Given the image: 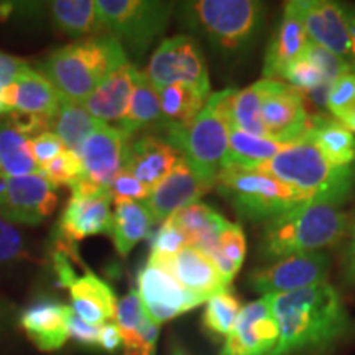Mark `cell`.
Listing matches in <instances>:
<instances>
[{
	"instance_id": "cell-1",
	"label": "cell",
	"mask_w": 355,
	"mask_h": 355,
	"mask_svg": "<svg viewBox=\"0 0 355 355\" xmlns=\"http://www.w3.org/2000/svg\"><path fill=\"white\" fill-rule=\"evenodd\" d=\"M278 324V344L270 355L314 352L349 334L352 321L343 296L329 283L270 296Z\"/></svg>"
},
{
	"instance_id": "cell-2",
	"label": "cell",
	"mask_w": 355,
	"mask_h": 355,
	"mask_svg": "<svg viewBox=\"0 0 355 355\" xmlns=\"http://www.w3.org/2000/svg\"><path fill=\"white\" fill-rule=\"evenodd\" d=\"M343 199L311 198L265 224L261 252L265 259L282 260L336 245L349 234Z\"/></svg>"
},
{
	"instance_id": "cell-3",
	"label": "cell",
	"mask_w": 355,
	"mask_h": 355,
	"mask_svg": "<svg viewBox=\"0 0 355 355\" xmlns=\"http://www.w3.org/2000/svg\"><path fill=\"white\" fill-rule=\"evenodd\" d=\"M127 63L122 44L107 33H99L58 48L40 64L38 71L66 99L83 104L105 79Z\"/></svg>"
},
{
	"instance_id": "cell-4",
	"label": "cell",
	"mask_w": 355,
	"mask_h": 355,
	"mask_svg": "<svg viewBox=\"0 0 355 355\" xmlns=\"http://www.w3.org/2000/svg\"><path fill=\"white\" fill-rule=\"evenodd\" d=\"M235 89H224L209 96L204 109L184 128H170L166 139L178 148L191 170L214 184L225 165L229 152L230 102Z\"/></svg>"
},
{
	"instance_id": "cell-5",
	"label": "cell",
	"mask_w": 355,
	"mask_h": 355,
	"mask_svg": "<svg viewBox=\"0 0 355 355\" xmlns=\"http://www.w3.org/2000/svg\"><path fill=\"white\" fill-rule=\"evenodd\" d=\"M255 170L275 176L308 198H337L343 201L349 198L355 176L350 166H332L309 140L286 146Z\"/></svg>"
},
{
	"instance_id": "cell-6",
	"label": "cell",
	"mask_w": 355,
	"mask_h": 355,
	"mask_svg": "<svg viewBox=\"0 0 355 355\" xmlns=\"http://www.w3.org/2000/svg\"><path fill=\"white\" fill-rule=\"evenodd\" d=\"M214 188L242 219L254 222H270L311 199L272 175L235 166L222 168Z\"/></svg>"
},
{
	"instance_id": "cell-7",
	"label": "cell",
	"mask_w": 355,
	"mask_h": 355,
	"mask_svg": "<svg viewBox=\"0 0 355 355\" xmlns=\"http://www.w3.org/2000/svg\"><path fill=\"white\" fill-rule=\"evenodd\" d=\"M184 19L217 50L237 53L255 38L263 6L255 0H198L181 7Z\"/></svg>"
},
{
	"instance_id": "cell-8",
	"label": "cell",
	"mask_w": 355,
	"mask_h": 355,
	"mask_svg": "<svg viewBox=\"0 0 355 355\" xmlns=\"http://www.w3.org/2000/svg\"><path fill=\"white\" fill-rule=\"evenodd\" d=\"M102 33H107L135 55L152 46L165 32L173 3L155 0H97Z\"/></svg>"
},
{
	"instance_id": "cell-9",
	"label": "cell",
	"mask_w": 355,
	"mask_h": 355,
	"mask_svg": "<svg viewBox=\"0 0 355 355\" xmlns=\"http://www.w3.org/2000/svg\"><path fill=\"white\" fill-rule=\"evenodd\" d=\"M141 73L157 89L171 84H188L211 96V81L204 55L194 38L188 35H178L159 43Z\"/></svg>"
},
{
	"instance_id": "cell-10",
	"label": "cell",
	"mask_w": 355,
	"mask_h": 355,
	"mask_svg": "<svg viewBox=\"0 0 355 355\" xmlns=\"http://www.w3.org/2000/svg\"><path fill=\"white\" fill-rule=\"evenodd\" d=\"M329 266V257L321 250L291 255L270 266L255 268L248 275V286L261 296L304 290L327 283Z\"/></svg>"
},
{
	"instance_id": "cell-11",
	"label": "cell",
	"mask_w": 355,
	"mask_h": 355,
	"mask_svg": "<svg viewBox=\"0 0 355 355\" xmlns=\"http://www.w3.org/2000/svg\"><path fill=\"white\" fill-rule=\"evenodd\" d=\"M137 293L145 316L157 326L198 308L202 301L189 293L165 266L146 261L137 278Z\"/></svg>"
},
{
	"instance_id": "cell-12",
	"label": "cell",
	"mask_w": 355,
	"mask_h": 355,
	"mask_svg": "<svg viewBox=\"0 0 355 355\" xmlns=\"http://www.w3.org/2000/svg\"><path fill=\"white\" fill-rule=\"evenodd\" d=\"M261 122L266 137L285 145L306 140L311 114L304 107L301 92L286 83L268 79V87L261 101Z\"/></svg>"
},
{
	"instance_id": "cell-13",
	"label": "cell",
	"mask_w": 355,
	"mask_h": 355,
	"mask_svg": "<svg viewBox=\"0 0 355 355\" xmlns=\"http://www.w3.org/2000/svg\"><path fill=\"white\" fill-rule=\"evenodd\" d=\"M58 202V188L42 173L8 178L0 216L12 224L38 225L55 212Z\"/></svg>"
},
{
	"instance_id": "cell-14",
	"label": "cell",
	"mask_w": 355,
	"mask_h": 355,
	"mask_svg": "<svg viewBox=\"0 0 355 355\" xmlns=\"http://www.w3.org/2000/svg\"><path fill=\"white\" fill-rule=\"evenodd\" d=\"M278 324L270 296L243 306L220 355H270L278 344Z\"/></svg>"
},
{
	"instance_id": "cell-15",
	"label": "cell",
	"mask_w": 355,
	"mask_h": 355,
	"mask_svg": "<svg viewBox=\"0 0 355 355\" xmlns=\"http://www.w3.org/2000/svg\"><path fill=\"white\" fill-rule=\"evenodd\" d=\"M309 42L352 63L347 8L329 0H298Z\"/></svg>"
},
{
	"instance_id": "cell-16",
	"label": "cell",
	"mask_w": 355,
	"mask_h": 355,
	"mask_svg": "<svg viewBox=\"0 0 355 355\" xmlns=\"http://www.w3.org/2000/svg\"><path fill=\"white\" fill-rule=\"evenodd\" d=\"M130 137L119 127L102 122L96 132L84 141L81 157L86 178L109 191V184L125 165L127 145Z\"/></svg>"
},
{
	"instance_id": "cell-17",
	"label": "cell",
	"mask_w": 355,
	"mask_h": 355,
	"mask_svg": "<svg viewBox=\"0 0 355 355\" xmlns=\"http://www.w3.org/2000/svg\"><path fill=\"white\" fill-rule=\"evenodd\" d=\"M214 184L207 183L191 170L184 158L178 162L173 171L145 199V206L152 212L155 222H165L178 211L198 202Z\"/></svg>"
},
{
	"instance_id": "cell-18",
	"label": "cell",
	"mask_w": 355,
	"mask_h": 355,
	"mask_svg": "<svg viewBox=\"0 0 355 355\" xmlns=\"http://www.w3.org/2000/svg\"><path fill=\"white\" fill-rule=\"evenodd\" d=\"M183 155L170 141L155 135L130 137L125 153V168L150 193L173 171Z\"/></svg>"
},
{
	"instance_id": "cell-19",
	"label": "cell",
	"mask_w": 355,
	"mask_h": 355,
	"mask_svg": "<svg viewBox=\"0 0 355 355\" xmlns=\"http://www.w3.org/2000/svg\"><path fill=\"white\" fill-rule=\"evenodd\" d=\"M308 43L309 38L306 33L303 19H301L300 2L298 0L286 2L278 30L270 40L265 53V79L282 81L286 69L303 58Z\"/></svg>"
},
{
	"instance_id": "cell-20",
	"label": "cell",
	"mask_w": 355,
	"mask_h": 355,
	"mask_svg": "<svg viewBox=\"0 0 355 355\" xmlns=\"http://www.w3.org/2000/svg\"><path fill=\"white\" fill-rule=\"evenodd\" d=\"M110 204L109 194L97 198L71 196L58 220L55 237L76 243L92 235L110 234L114 216Z\"/></svg>"
},
{
	"instance_id": "cell-21",
	"label": "cell",
	"mask_w": 355,
	"mask_h": 355,
	"mask_svg": "<svg viewBox=\"0 0 355 355\" xmlns=\"http://www.w3.org/2000/svg\"><path fill=\"white\" fill-rule=\"evenodd\" d=\"M66 97L40 71L28 66L15 83L0 92V101L10 112L53 119Z\"/></svg>"
},
{
	"instance_id": "cell-22",
	"label": "cell",
	"mask_w": 355,
	"mask_h": 355,
	"mask_svg": "<svg viewBox=\"0 0 355 355\" xmlns=\"http://www.w3.org/2000/svg\"><path fill=\"white\" fill-rule=\"evenodd\" d=\"M69 306L51 298H40L21 311L20 327L43 352H55L66 344Z\"/></svg>"
},
{
	"instance_id": "cell-23",
	"label": "cell",
	"mask_w": 355,
	"mask_h": 355,
	"mask_svg": "<svg viewBox=\"0 0 355 355\" xmlns=\"http://www.w3.org/2000/svg\"><path fill=\"white\" fill-rule=\"evenodd\" d=\"M139 73L137 66L128 61L83 102L84 107L101 122H121L130 104Z\"/></svg>"
},
{
	"instance_id": "cell-24",
	"label": "cell",
	"mask_w": 355,
	"mask_h": 355,
	"mask_svg": "<svg viewBox=\"0 0 355 355\" xmlns=\"http://www.w3.org/2000/svg\"><path fill=\"white\" fill-rule=\"evenodd\" d=\"M168 270L186 290L193 293L202 303H206L217 293L229 290L209 257L196 247H186L184 250H181L170 261Z\"/></svg>"
},
{
	"instance_id": "cell-25",
	"label": "cell",
	"mask_w": 355,
	"mask_h": 355,
	"mask_svg": "<svg viewBox=\"0 0 355 355\" xmlns=\"http://www.w3.org/2000/svg\"><path fill=\"white\" fill-rule=\"evenodd\" d=\"M306 140H309L332 166H350L355 159V137L337 119L311 115Z\"/></svg>"
},
{
	"instance_id": "cell-26",
	"label": "cell",
	"mask_w": 355,
	"mask_h": 355,
	"mask_svg": "<svg viewBox=\"0 0 355 355\" xmlns=\"http://www.w3.org/2000/svg\"><path fill=\"white\" fill-rule=\"evenodd\" d=\"M155 219L144 201L115 204L110 235L115 250L121 257H127L132 248L148 235Z\"/></svg>"
},
{
	"instance_id": "cell-27",
	"label": "cell",
	"mask_w": 355,
	"mask_h": 355,
	"mask_svg": "<svg viewBox=\"0 0 355 355\" xmlns=\"http://www.w3.org/2000/svg\"><path fill=\"white\" fill-rule=\"evenodd\" d=\"M171 217L186 234L189 247H196L204 254L216 245L220 232L229 224V220L224 219L214 207L201 201L178 211Z\"/></svg>"
},
{
	"instance_id": "cell-28",
	"label": "cell",
	"mask_w": 355,
	"mask_h": 355,
	"mask_svg": "<svg viewBox=\"0 0 355 355\" xmlns=\"http://www.w3.org/2000/svg\"><path fill=\"white\" fill-rule=\"evenodd\" d=\"M157 127H163L159 92L140 71L135 83V89H133L130 104H128V109L122 117V121L119 122V128L125 135L135 137L141 130Z\"/></svg>"
},
{
	"instance_id": "cell-29",
	"label": "cell",
	"mask_w": 355,
	"mask_h": 355,
	"mask_svg": "<svg viewBox=\"0 0 355 355\" xmlns=\"http://www.w3.org/2000/svg\"><path fill=\"white\" fill-rule=\"evenodd\" d=\"M163 130L188 127L204 109L209 96L188 84H171L158 89Z\"/></svg>"
},
{
	"instance_id": "cell-30",
	"label": "cell",
	"mask_w": 355,
	"mask_h": 355,
	"mask_svg": "<svg viewBox=\"0 0 355 355\" xmlns=\"http://www.w3.org/2000/svg\"><path fill=\"white\" fill-rule=\"evenodd\" d=\"M286 146L290 145L279 144L266 137L252 135L232 125L229 132V152L224 168L235 166L242 170H255L268 159L277 157Z\"/></svg>"
},
{
	"instance_id": "cell-31",
	"label": "cell",
	"mask_w": 355,
	"mask_h": 355,
	"mask_svg": "<svg viewBox=\"0 0 355 355\" xmlns=\"http://www.w3.org/2000/svg\"><path fill=\"white\" fill-rule=\"evenodd\" d=\"M101 123V121L87 112L81 102L64 99L58 112L53 115L50 130L63 141L66 150L79 155L84 141L96 132Z\"/></svg>"
},
{
	"instance_id": "cell-32",
	"label": "cell",
	"mask_w": 355,
	"mask_h": 355,
	"mask_svg": "<svg viewBox=\"0 0 355 355\" xmlns=\"http://www.w3.org/2000/svg\"><path fill=\"white\" fill-rule=\"evenodd\" d=\"M0 168L8 178L40 173L30 148V139L13 125L7 115L0 119Z\"/></svg>"
},
{
	"instance_id": "cell-33",
	"label": "cell",
	"mask_w": 355,
	"mask_h": 355,
	"mask_svg": "<svg viewBox=\"0 0 355 355\" xmlns=\"http://www.w3.org/2000/svg\"><path fill=\"white\" fill-rule=\"evenodd\" d=\"M50 13L53 24L69 37L102 33L94 0H56L50 3Z\"/></svg>"
},
{
	"instance_id": "cell-34",
	"label": "cell",
	"mask_w": 355,
	"mask_h": 355,
	"mask_svg": "<svg viewBox=\"0 0 355 355\" xmlns=\"http://www.w3.org/2000/svg\"><path fill=\"white\" fill-rule=\"evenodd\" d=\"M268 87V79H261L252 86L237 91L235 89L230 102V121L235 128L252 133V135L266 137L263 122H261V101ZM268 139V137H266Z\"/></svg>"
},
{
	"instance_id": "cell-35",
	"label": "cell",
	"mask_w": 355,
	"mask_h": 355,
	"mask_svg": "<svg viewBox=\"0 0 355 355\" xmlns=\"http://www.w3.org/2000/svg\"><path fill=\"white\" fill-rule=\"evenodd\" d=\"M245 248L247 243L242 227L239 224L229 222L220 232L216 245L206 254L216 265L217 272L227 286L241 270L243 259H245Z\"/></svg>"
},
{
	"instance_id": "cell-36",
	"label": "cell",
	"mask_w": 355,
	"mask_h": 355,
	"mask_svg": "<svg viewBox=\"0 0 355 355\" xmlns=\"http://www.w3.org/2000/svg\"><path fill=\"white\" fill-rule=\"evenodd\" d=\"M243 306L229 290L217 293L206 301L202 313V326L212 336L227 337L241 316Z\"/></svg>"
},
{
	"instance_id": "cell-37",
	"label": "cell",
	"mask_w": 355,
	"mask_h": 355,
	"mask_svg": "<svg viewBox=\"0 0 355 355\" xmlns=\"http://www.w3.org/2000/svg\"><path fill=\"white\" fill-rule=\"evenodd\" d=\"M71 300H86L91 301L107 313L110 319H115V309H117V296L104 279L97 275L87 272L83 277H78L73 286L69 288Z\"/></svg>"
},
{
	"instance_id": "cell-38",
	"label": "cell",
	"mask_w": 355,
	"mask_h": 355,
	"mask_svg": "<svg viewBox=\"0 0 355 355\" xmlns=\"http://www.w3.org/2000/svg\"><path fill=\"white\" fill-rule=\"evenodd\" d=\"M186 247H189L188 237H186V234L181 230L180 225L176 224V220L170 217V219L163 222L162 227L158 229L157 235H155L152 243V254H150L148 261H153V263H158L168 268L170 261L181 250H184Z\"/></svg>"
},
{
	"instance_id": "cell-39",
	"label": "cell",
	"mask_w": 355,
	"mask_h": 355,
	"mask_svg": "<svg viewBox=\"0 0 355 355\" xmlns=\"http://www.w3.org/2000/svg\"><path fill=\"white\" fill-rule=\"evenodd\" d=\"M40 173L46 176L56 188H60V186H69L71 188L86 176L81 157L78 153L69 152V150H64L60 157H56L46 166H43Z\"/></svg>"
},
{
	"instance_id": "cell-40",
	"label": "cell",
	"mask_w": 355,
	"mask_h": 355,
	"mask_svg": "<svg viewBox=\"0 0 355 355\" xmlns=\"http://www.w3.org/2000/svg\"><path fill=\"white\" fill-rule=\"evenodd\" d=\"M303 56L321 71L324 79H326L327 84H331V86L343 76V74L350 73V66H352L349 64L347 61L340 60V58L334 56L332 53L324 50V48L314 44L313 42L308 43V48H306Z\"/></svg>"
},
{
	"instance_id": "cell-41",
	"label": "cell",
	"mask_w": 355,
	"mask_h": 355,
	"mask_svg": "<svg viewBox=\"0 0 355 355\" xmlns=\"http://www.w3.org/2000/svg\"><path fill=\"white\" fill-rule=\"evenodd\" d=\"M150 194L152 193L130 171H127L125 168L119 171L112 180V183L109 184V196L114 204L145 201Z\"/></svg>"
},
{
	"instance_id": "cell-42",
	"label": "cell",
	"mask_w": 355,
	"mask_h": 355,
	"mask_svg": "<svg viewBox=\"0 0 355 355\" xmlns=\"http://www.w3.org/2000/svg\"><path fill=\"white\" fill-rule=\"evenodd\" d=\"M355 105V73H345L332 84L329 97H327V110L340 119Z\"/></svg>"
},
{
	"instance_id": "cell-43",
	"label": "cell",
	"mask_w": 355,
	"mask_h": 355,
	"mask_svg": "<svg viewBox=\"0 0 355 355\" xmlns=\"http://www.w3.org/2000/svg\"><path fill=\"white\" fill-rule=\"evenodd\" d=\"M25 255L24 235L10 220L0 216V265L12 263V261L24 259Z\"/></svg>"
},
{
	"instance_id": "cell-44",
	"label": "cell",
	"mask_w": 355,
	"mask_h": 355,
	"mask_svg": "<svg viewBox=\"0 0 355 355\" xmlns=\"http://www.w3.org/2000/svg\"><path fill=\"white\" fill-rule=\"evenodd\" d=\"M30 148H32V155L37 166L42 170L48 163L53 162L56 157H60L64 152L66 146L53 132L40 133L38 137L30 140Z\"/></svg>"
},
{
	"instance_id": "cell-45",
	"label": "cell",
	"mask_w": 355,
	"mask_h": 355,
	"mask_svg": "<svg viewBox=\"0 0 355 355\" xmlns=\"http://www.w3.org/2000/svg\"><path fill=\"white\" fill-rule=\"evenodd\" d=\"M68 337L74 340L81 349L97 350L99 349V327L84 322L81 318L71 309L68 314Z\"/></svg>"
},
{
	"instance_id": "cell-46",
	"label": "cell",
	"mask_w": 355,
	"mask_h": 355,
	"mask_svg": "<svg viewBox=\"0 0 355 355\" xmlns=\"http://www.w3.org/2000/svg\"><path fill=\"white\" fill-rule=\"evenodd\" d=\"M26 68H28V64L21 61L20 58L0 53V92L15 83Z\"/></svg>"
},
{
	"instance_id": "cell-47",
	"label": "cell",
	"mask_w": 355,
	"mask_h": 355,
	"mask_svg": "<svg viewBox=\"0 0 355 355\" xmlns=\"http://www.w3.org/2000/svg\"><path fill=\"white\" fill-rule=\"evenodd\" d=\"M123 345L121 329L115 322H105L99 327V349L102 352L115 354Z\"/></svg>"
},
{
	"instance_id": "cell-48",
	"label": "cell",
	"mask_w": 355,
	"mask_h": 355,
	"mask_svg": "<svg viewBox=\"0 0 355 355\" xmlns=\"http://www.w3.org/2000/svg\"><path fill=\"white\" fill-rule=\"evenodd\" d=\"M347 25L350 38V53H352V64L355 66V10L347 8Z\"/></svg>"
},
{
	"instance_id": "cell-49",
	"label": "cell",
	"mask_w": 355,
	"mask_h": 355,
	"mask_svg": "<svg viewBox=\"0 0 355 355\" xmlns=\"http://www.w3.org/2000/svg\"><path fill=\"white\" fill-rule=\"evenodd\" d=\"M337 121L343 123V125L347 128V130L355 132V105L350 110H347V112H345L343 117L337 119Z\"/></svg>"
},
{
	"instance_id": "cell-50",
	"label": "cell",
	"mask_w": 355,
	"mask_h": 355,
	"mask_svg": "<svg viewBox=\"0 0 355 355\" xmlns=\"http://www.w3.org/2000/svg\"><path fill=\"white\" fill-rule=\"evenodd\" d=\"M7 184H8V176L2 171V168H0V209H2V204L6 201Z\"/></svg>"
},
{
	"instance_id": "cell-51",
	"label": "cell",
	"mask_w": 355,
	"mask_h": 355,
	"mask_svg": "<svg viewBox=\"0 0 355 355\" xmlns=\"http://www.w3.org/2000/svg\"><path fill=\"white\" fill-rule=\"evenodd\" d=\"M349 273H350V277L355 278V242L352 243V248H350V265H349Z\"/></svg>"
},
{
	"instance_id": "cell-52",
	"label": "cell",
	"mask_w": 355,
	"mask_h": 355,
	"mask_svg": "<svg viewBox=\"0 0 355 355\" xmlns=\"http://www.w3.org/2000/svg\"><path fill=\"white\" fill-rule=\"evenodd\" d=\"M349 234L352 235V239L355 242V214H354L352 219H349Z\"/></svg>"
},
{
	"instance_id": "cell-53",
	"label": "cell",
	"mask_w": 355,
	"mask_h": 355,
	"mask_svg": "<svg viewBox=\"0 0 355 355\" xmlns=\"http://www.w3.org/2000/svg\"><path fill=\"white\" fill-rule=\"evenodd\" d=\"M171 355H188V354H186V350L181 349L180 345H175V349H173Z\"/></svg>"
},
{
	"instance_id": "cell-54",
	"label": "cell",
	"mask_w": 355,
	"mask_h": 355,
	"mask_svg": "<svg viewBox=\"0 0 355 355\" xmlns=\"http://www.w3.org/2000/svg\"><path fill=\"white\" fill-rule=\"evenodd\" d=\"M10 114V110H8L6 105L2 104V101H0V115H8Z\"/></svg>"
}]
</instances>
